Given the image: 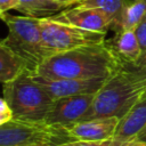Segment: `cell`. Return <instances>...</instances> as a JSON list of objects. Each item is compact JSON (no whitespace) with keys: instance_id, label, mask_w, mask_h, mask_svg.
Segmentation results:
<instances>
[{"instance_id":"obj_1","label":"cell","mask_w":146,"mask_h":146,"mask_svg":"<svg viewBox=\"0 0 146 146\" xmlns=\"http://www.w3.org/2000/svg\"><path fill=\"white\" fill-rule=\"evenodd\" d=\"M120 66V62L105 41L49 56L33 73L56 79L107 78Z\"/></svg>"},{"instance_id":"obj_2","label":"cell","mask_w":146,"mask_h":146,"mask_svg":"<svg viewBox=\"0 0 146 146\" xmlns=\"http://www.w3.org/2000/svg\"><path fill=\"white\" fill-rule=\"evenodd\" d=\"M146 90L120 66L110 74L95 94L92 103L82 120L96 117H123Z\"/></svg>"},{"instance_id":"obj_3","label":"cell","mask_w":146,"mask_h":146,"mask_svg":"<svg viewBox=\"0 0 146 146\" xmlns=\"http://www.w3.org/2000/svg\"><path fill=\"white\" fill-rule=\"evenodd\" d=\"M2 94L13 116L19 120L44 121L55 102L30 71L3 83Z\"/></svg>"},{"instance_id":"obj_4","label":"cell","mask_w":146,"mask_h":146,"mask_svg":"<svg viewBox=\"0 0 146 146\" xmlns=\"http://www.w3.org/2000/svg\"><path fill=\"white\" fill-rule=\"evenodd\" d=\"M1 19L5 22L8 33L3 40L6 46L26 65L30 72L46 59L42 47L40 18L30 16H16L5 14Z\"/></svg>"},{"instance_id":"obj_5","label":"cell","mask_w":146,"mask_h":146,"mask_svg":"<svg viewBox=\"0 0 146 146\" xmlns=\"http://www.w3.org/2000/svg\"><path fill=\"white\" fill-rule=\"evenodd\" d=\"M63 125L13 117L0 125V146H57L70 141Z\"/></svg>"},{"instance_id":"obj_6","label":"cell","mask_w":146,"mask_h":146,"mask_svg":"<svg viewBox=\"0 0 146 146\" xmlns=\"http://www.w3.org/2000/svg\"><path fill=\"white\" fill-rule=\"evenodd\" d=\"M42 47L46 58L79 47L98 44L106 41L105 33L94 32L63 24L51 17L40 18Z\"/></svg>"},{"instance_id":"obj_7","label":"cell","mask_w":146,"mask_h":146,"mask_svg":"<svg viewBox=\"0 0 146 146\" xmlns=\"http://www.w3.org/2000/svg\"><path fill=\"white\" fill-rule=\"evenodd\" d=\"M51 18L63 24L105 34L112 30V19L99 8L75 5L59 11L58 14L51 16Z\"/></svg>"},{"instance_id":"obj_8","label":"cell","mask_w":146,"mask_h":146,"mask_svg":"<svg viewBox=\"0 0 146 146\" xmlns=\"http://www.w3.org/2000/svg\"><path fill=\"white\" fill-rule=\"evenodd\" d=\"M33 74L34 80L48 92L54 99H60L70 96L96 94L104 84L106 78H92V79H56Z\"/></svg>"},{"instance_id":"obj_9","label":"cell","mask_w":146,"mask_h":146,"mask_svg":"<svg viewBox=\"0 0 146 146\" xmlns=\"http://www.w3.org/2000/svg\"><path fill=\"white\" fill-rule=\"evenodd\" d=\"M94 96L95 94H86L55 100L44 121L58 125H68L81 121L88 112Z\"/></svg>"},{"instance_id":"obj_10","label":"cell","mask_w":146,"mask_h":146,"mask_svg":"<svg viewBox=\"0 0 146 146\" xmlns=\"http://www.w3.org/2000/svg\"><path fill=\"white\" fill-rule=\"evenodd\" d=\"M119 117H96L81 120L79 122L63 125L71 140L79 141H100L115 136Z\"/></svg>"},{"instance_id":"obj_11","label":"cell","mask_w":146,"mask_h":146,"mask_svg":"<svg viewBox=\"0 0 146 146\" xmlns=\"http://www.w3.org/2000/svg\"><path fill=\"white\" fill-rule=\"evenodd\" d=\"M113 54L121 65H135L140 58V48L135 30H121L115 32L111 40H106Z\"/></svg>"},{"instance_id":"obj_12","label":"cell","mask_w":146,"mask_h":146,"mask_svg":"<svg viewBox=\"0 0 146 146\" xmlns=\"http://www.w3.org/2000/svg\"><path fill=\"white\" fill-rule=\"evenodd\" d=\"M146 127V90L141 94L128 113L120 119L115 132L116 137L124 139H137V136Z\"/></svg>"},{"instance_id":"obj_13","label":"cell","mask_w":146,"mask_h":146,"mask_svg":"<svg viewBox=\"0 0 146 146\" xmlns=\"http://www.w3.org/2000/svg\"><path fill=\"white\" fill-rule=\"evenodd\" d=\"M75 5L72 0H17L16 10L35 18L51 17Z\"/></svg>"},{"instance_id":"obj_14","label":"cell","mask_w":146,"mask_h":146,"mask_svg":"<svg viewBox=\"0 0 146 146\" xmlns=\"http://www.w3.org/2000/svg\"><path fill=\"white\" fill-rule=\"evenodd\" d=\"M130 1L131 0H83L78 5L104 10L112 19V31L117 32L122 30L124 13Z\"/></svg>"},{"instance_id":"obj_15","label":"cell","mask_w":146,"mask_h":146,"mask_svg":"<svg viewBox=\"0 0 146 146\" xmlns=\"http://www.w3.org/2000/svg\"><path fill=\"white\" fill-rule=\"evenodd\" d=\"M29 71L23 60H21L3 42L0 40V82L6 83L23 72Z\"/></svg>"},{"instance_id":"obj_16","label":"cell","mask_w":146,"mask_h":146,"mask_svg":"<svg viewBox=\"0 0 146 146\" xmlns=\"http://www.w3.org/2000/svg\"><path fill=\"white\" fill-rule=\"evenodd\" d=\"M143 21H146V0H131L124 13L122 30H135Z\"/></svg>"},{"instance_id":"obj_17","label":"cell","mask_w":146,"mask_h":146,"mask_svg":"<svg viewBox=\"0 0 146 146\" xmlns=\"http://www.w3.org/2000/svg\"><path fill=\"white\" fill-rule=\"evenodd\" d=\"M57 146H146V143L139 141L138 139H124L120 137H112L110 139L100 140V141H79V140H70Z\"/></svg>"},{"instance_id":"obj_18","label":"cell","mask_w":146,"mask_h":146,"mask_svg":"<svg viewBox=\"0 0 146 146\" xmlns=\"http://www.w3.org/2000/svg\"><path fill=\"white\" fill-rule=\"evenodd\" d=\"M135 33L140 48V58H139V62L135 65H145L146 64V21H143L135 29Z\"/></svg>"},{"instance_id":"obj_19","label":"cell","mask_w":146,"mask_h":146,"mask_svg":"<svg viewBox=\"0 0 146 146\" xmlns=\"http://www.w3.org/2000/svg\"><path fill=\"white\" fill-rule=\"evenodd\" d=\"M127 73L137 81L140 86L146 88V64L145 65H121Z\"/></svg>"},{"instance_id":"obj_20","label":"cell","mask_w":146,"mask_h":146,"mask_svg":"<svg viewBox=\"0 0 146 146\" xmlns=\"http://www.w3.org/2000/svg\"><path fill=\"white\" fill-rule=\"evenodd\" d=\"M17 0H0V18L10 9H16Z\"/></svg>"},{"instance_id":"obj_21","label":"cell","mask_w":146,"mask_h":146,"mask_svg":"<svg viewBox=\"0 0 146 146\" xmlns=\"http://www.w3.org/2000/svg\"><path fill=\"white\" fill-rule=\"evenodd\" d=\"M0 113H13L5 98H0Z\"/></svg>"},{"instance_id":"obj_22","label":"cell","mask_w":146,"mask_h":146,"mask_svg":"<svg viewBox=\"0 0 146 146\" xmlns=\"http://www.w3.org/2000/svg\"><path fill=\"white\" fill-rule=\"evenodd\" d=\"M13 113H0V125L13 119Z\"/></svg>"},{"instance_id":"obj_23","label":"cell","mask_w":146,"mask_h":146,"mask_svg":"<svg viewBox=\"0 0 146 146\" xmlns=\"http://www.w3.org/2000/svg\"><path fill=\"white\" fill-rule=\"evenodd\" d=\"M137 139L139 141H143V143H146V127L140 131V133L137 136Z\"/></svg>"},{"instance_id":"obj_24","label":"cell","mask_w":146,"mask_h":146,"mask_svg":"<svg viewBox=\"0 0 146 146\" xmlns=\"http://www.w3.org/2000/svg\"><path fill=\"white\" fill-rule=\"evenodd\" d=\"M72 1H73V2L75 3V5H78L79 2H81V1H83V0H72Z\"/></svg>"}]
</instances>
